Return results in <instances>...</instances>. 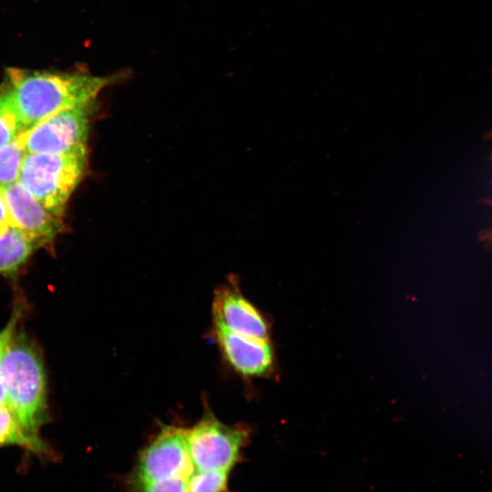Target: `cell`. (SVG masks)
Listing matches in <instances>:
<instances>
[{"label":"cell","mask_w":492,"mask_h":492,"mask_svg":"<svg viewBox=\"0 0 492 492\" xmlns=\"http://www.w3.org/2000/svg\"><path fill=\"white\" fill-rule=\"evenodd\" d=\"M187 428L164 425L139 453L125 492H229L230 472H205L190 456Z\"/></svg>","instance_id":"cell-1"},{"label":"cell","mask_w":492,"mask_h":492,"mask_svg":"<svg viewBox=\"0 0 492 492\" xmlns=\"http://www.w3.org/2000/svg\"><path fill=\"white\" fill-rule=\"evenodd\" d=\"M117 80L114 75L12 70L7 92L24 129H28L61 110L96 100L105 87Z\"/></svg>","instance_id":"cell-2"},{"label":"cell","mask_w":492,"mask_h":492,"mask_svg":"<svg viewBox=\"0 0 492 492\" xmlns=\"http://www.w3.org/2000/svg\"><path fill=\"white\" fill-rule=\"evenodd\" d=\"M0 382L7 405L31 435L47 419L46 374L39 352L24 335H14L0 354Z\"/></svg>","instance_id":"cell-3"},{"label":"cell","mask_w":492,"mask_h":492,"mask_svg":"<svg viewBox=\"0 0 492 492\" xmlns=\"http://www.w3.org/2000/svg\"><path fill=\"white\" fill-rule=\"evenodd\" d=\"M87 167V149L65 154L26 153L18 181L61 218Z\"/></svg>","instance_id":"cell-4"},{"label":"cell","mask_w":492,"mask_h":492,"mask_svg":"<svg viewBox=\"0 0 492 492\" xmlns=\"http://www.w3.org/2000/svg\"><path fill=\"white\" fill-rule=\"evenodd\" d=\"M251 431L243 425H229L207 413L187 428L190 456L205 472H230L242 459Z\"/></svg>","instance_id":"cell-5"},{"label":"cell","mask_w":492,"mask_h":492,"mask_svg":"<svg viewBox=\"0 0 492 492\" xmlns=\"http://www.w3.org/2000/svg\"><path fill=\"white\" fill-rule=\"evenodd\" d=\"M96 100L61 110L24 129L26 153L65 154L87 149Z\"/></svg>","instance_id":"cell-6"},{"label":"cell","mask_w":492,"mask_h":492,"mask_svg":"<svg viewBox=\"0 0 492 492\" xmlns=\"http://www.w3.org/2000/svg\"><path fill=\"white\" fill-rule=\"evenodd\" d=\"M0 189L13 227L19 229L40 245L53 241L62 231L61 218L46 209L19 181Z\"/></svg>","instance_id":"cell-7"},{"label":"cell","mask_w":492,"mask_h":492,"mask_svg":"<svg viewBox=\"0 0 492 492\" xmlns=\"http://www.w3.org/2000/svg\"><path fill=\"white\" fill-rule=\"evenodd\" d=\"M215 324L237 334L269 340L270 326L263 314L234 287H221L213 301Z\"/></svg>","instance_id":"cell-8"},{"label":"cell","mask_w":492,"mask_h":492,"mask_svg":"<svg viewBox=\"0 0 492 492\" xmlns=\"http://www.w3.org/2000/svg\"><path fill=\"white\" fill-rule=\"evenodd\" d=\"M215 333L223 355L245 377H262L272 372L274 352L269 340L242 336L215 324Z\"/></svg>","instance_id":"cell-9"},{"label":"cell","mask_w":492,"mask_h":492,"mask_svg":"<svg viewBox=\"0 0 492 492\" xmlns=\"http://www.w3.org/2000/svg\"><path fill=\"white\" fill-rule=\"evenodd\" d=\"M41 246L15 227L0 235V272L13 274L26 261L34 250Z\"/></svg>","instance_id":"cell-10"},{"label":"cell","mask_w":492,"mask_h":492,"mask_svg":"<svg viewBox=\"0 0 492 492\" xmlns=\"http://www.w3.org/2000/svg\"><path fill=\"white\" fill-rule=\"evenodd\" d=\"M17 446L39 455L48 453L41 437L26 430L8 405L0 407V446Z\"/></svg>","instance_id":"cell-11"},{"label":"cell","mask_w":492,"mask_h":492,"mask_svg":"<svg viewBox=\"0 0 492 492\" xmlns=\"http://www.w3.org/2000/svg\"><path fill=\"white\" fill-rule=\"evenodd\" d=\"M26 155L23 130L11 142L0 149V188L18 181Z\"/></svg>","instance_id":"cell-12"},{"label":"cell","mask_w":492,"mask_h":492,"mask_svg":"<svg viewBox=\"0 0 492 492\" xmlns=\"http://www.w3.org/2000/svg\"><path fill=\"white\" fill-rule=\"evenodd\" d=\"M23 130L21 118L6 90L0 94V149Z\"/></svg>","instance_id":"cell-13"},{"label":"cell","mask_w":492,"mask_h":492,"mask_svg":"<svg viewBox=\"0 0 492 492\" xmlns=\"http://www.w3.org/2000/svg\"><path fill=\"white\" fill-rule=\"evenodd\" d=\"M20 311L17 309L13 313L9 322L0 331V354L16 333V326L19 321Z\"/></svg>","instance_id":"cell-14"},{"label":"cell","mask_w":492,"mask_h":492,"mask_svg":"<svg viewBox=\"0 0 492 492\" xmlns=\"http://www.w3.org/2000/svg\"><path fill=\"white\" fill-rule=\"evenodd\" d=\"M12 220L8 211V208L3 195V192L0 189V235L4 234L12 227Z\"/></svg>","instance_id":"cell-15"},{"label":"cell","mask_w":492,"mask_h":492,"mask_svg":"<svg viewBox=\"0 0 492 492\" xmlns=\"http://www.w3.org/2000/svg\"><path fill=\"white\" fill-rule=\"evenodd\" d=\"M7 405L5 389L0 382V407Z\"/></svg>","instance_id":"cell-16"}]
</instances>
